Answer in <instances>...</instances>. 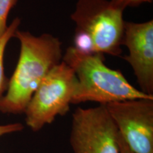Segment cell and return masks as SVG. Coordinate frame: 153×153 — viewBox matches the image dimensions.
Here are the masks:
<instances>
[{
	"mask_svg": "<svg viewBox=\"0 0 153 153\" xmlns=\"http://www.w3.org/2000/svg\"><path fill=\"white\" fill-rule=\"evenodd\" d=\"M118 135L106 105L77 108L72 114L70 143L74 153H120Z\"/></svg>",
	"mask_w": 153,
	"mask_h": 153,
	"instance_id": "5",
	"label": "cell"
},
{
	"mask_svg": "<svg viewBox=\"0 0 153 153\" xmlns=\"http://www.w3.org/2000/svg\"><path fill=\"white\" fill-rule=\"evenodd\" d=\"M14 37L20 42V54L5 94L0 97L3 114L24 113L43 79L62 60V43L51 34L36 36L17 30Z\"/></svg>",
	"mask_w": 153,
	"mask_h": 153,
	"instance_id": "1",
	"label": "cell"
},
{
	"mask_svg": "<svg viewBox=\"0 0 153 153\" xmlns=\"http://www.w3.org/2000/svg\"><path fill=\"white\" fill-rule=\"evenodd\" d=\"M111 1L117 7L125 9L127 7H137L143 3H152V0H111Z\"/></svg>",
	"mask_w": 153,
	"mask_h": 153,
	"instance_id": "10",
	"label": "cell"
},
{
	"mask_svg": "<svg viewBox=\"0 0 153 153\" xmlns=\"http://www.w3.org/2000/svg\"><path fill=\"white\" fill-rule=\"evenodd\" d=\"M123 11L108 0H78L70 16L76 24L74 47L82 52L120 56Z\"/></svg>",
	"mask_w": 153,
	"mask_h": 153,
	"instance_id": "3",
	"label": "cell"
},
{
	"mask_svg": "<svg viewBox=\"0 0 153 153\" xmlns=\"http://www.w3.org/2000/svg\"><path fill=\"white\" fill-rule=\"evenodd\" d=\"M20 24V19H15L11 23V24L8 26L7 31L5 32L2 37L0 38V97L5 92L7 85H8V79L5 76L4 67V56L6 47L11 38L14 37L15 33L18 30Z\"/></svg>",
	"mask_w": 153,
	"mask_h": 153,
	"instance_id": "8",
	"label": "cell"
},
{
	"mask_svg": "<svg viewBox=\"0 0 153 153\" xmlns=\"http://www.w3.org/2000/svg\"><path fill=\"white\" fill-rule=\"evenodd\" d=\"M123 140L133 153H153V98L106 105Z\"/></svg>",
	"mask_w": 153,
	"mask_h": 153,
	"instance_id": "6",
	"label": "cell"
},
{
	"mask_svg": "<svg viewBox=\"0 0 153 153\" xmlns=\"http://www.w3.org/2000/svg\"><path fill=\"white\" fill-rule=\"evenodd\" d=\"M118 135H119V133H118ZM118 145H119L120 153H133L132 151L130 150L128 147L127 146V145L123 140V139L121 138L120 135H118Z\"/></svg>",
	"mask_w": 153,
	"mask_h": 153,
	"instance_id": "12",
	"label": "cell"
},
{
	"mask_svg": "<svg viewBox=\"0 0 153 153\" xmlns=\"http://www.w3.org/2000/svg\"><path fill=\"white\" fill-rule=\"evenodd\" d=\"M122 45L128 49L123 59L133 70L140 91L153 96V21L126 22Z\"/></svg>",
	"mask_w": 153,
	"mask_h": 153,
	"instance_id": "7",
	"label": "cell"
},
{
	"mask_svg": "<svg viewBox=\"0 0 153 153\" xmlns=\"http://www.w3.org/2000/svg\"><path fill=\"white\" fill-rule=\"evenodd\" d=\"M62 61L75 74L76 85L72 104L92 101L106 105L130 99L153 98L136 89L119 70L104 64V55L82 52L69 47Z\"/></svg>",
	"mask_w": 153,
	"mask_h": 153,
	"instance_id": "2",
	"label": "cell"
},
{
	"mask_svg": "<svg viewBox=\"0 0 153 153\" xmlns=\"http://www.w3.org/2000/svg\"><path fill=\"white\" fill-rule=\"evenodd\" d=\"M24 129V126L20 123H14L0 125V137L7 134H10L22 131Z\"/></svg>",
	"mask_w": 153,
	"mask_h": 153,
	"instance_id": "11",
	"label": "cell"
},
{
	"mask_svg": "<svg viewBox=\"0 0 153 153\" xmlns=\"http://www.w3.org/2000/svg\"><path fill=\"white\" fill-rule=\"evenodd\" d=\"M17 0H0V38L7 31V19L11 9L16 5Z\"/></svg>",
	"mask_w": 153,
	"mask_h": 153,
	"instance_id": "9",
	"label": "cell"
},
{
	"mask_svg": "<svg viewBox=\"0 0 153 153\" xmlns=\"http://www.w3.org/2000/svg\"><path fill=\"white\" fill-rule=\"evenodd\" d=\"M76 81L73 70L62 60L49 72L24 111L26 123L31 131H41L57 116L69 111Z\"/></svg>",
	"mask_w": 153,
	"mask_h": 153,
	"instance_id": "4",
	"label": "cell"
}]
</instances>
